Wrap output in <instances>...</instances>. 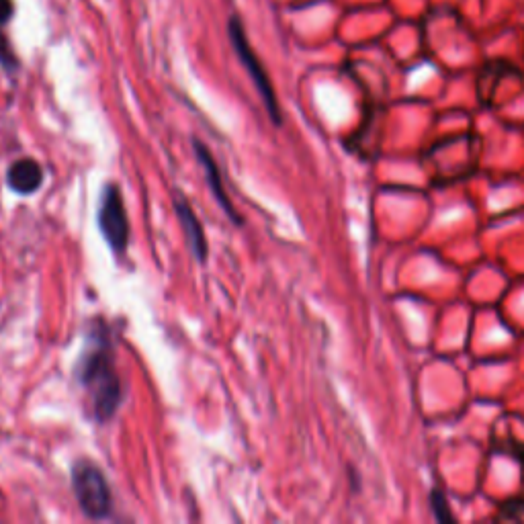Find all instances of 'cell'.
Segmentation results:
<instances>
[{
  "mask_svg": "<svg viewBox=\"0 0 524 524\" xmlns=\"http://www.w3.org/2000/svg\"><path fill=\"white\" fill-rule=\"evenodd\" d=\"M0 62H3L7 68L15 66V58H13V54L9 50V43L3 35H0Z\"/></svg>",
  "mask_w": 524,
  "mask_h": 524,
  "instance_id": "30bf717a",
  "label": "cell"
},
{
  "mask_svg": "<svg viewBox=\"0 0 524 524\" xmlns=\"http://www.w3.org/2000/svg\"><path fill=\"white\" fill-rule=\"evenodd\" d=\"M230 37H232V43H234V48L242 60V64L246 66V70L250 72L254 84H256V89L260 93V97L265 99L267 103V109L271 113V117L279 123L281 117H279V105H277V99H275V93H273V86L269 82V76L265 72V68L260 66L256 54L252 52V48L248 46V39L244 35V29H242V23L234 17L232 23H230Z\"/></svg>",
  "mask_w": 524,
  "mask_h": 524,
  "instance_id": "277c9868",
  "label": "cell"
},
{
  "mask_svg": "<svg viewBox=\"0 0 524 524\" xmlns=\"http://www.w3.org/2000/svg\"><path fill=\"white\" fill-rule=\"evenodd\" d=\"M195 146H197V156H199V160H201V164H203V168H205V172H207V183H209V187H211L217 203H220V205L226 209V213L232 217L234 222H238L236 211H234V207H232V203H230V199H228V195H226L224 185H222L220 170H217L213 158L209 156V152H207L201 144H195Z\"/></svg>",
  "mask_w": 524,
  "mask_h": 524,
  "instance_id": "52a82bcc",
  "label": "cell"
},
{
  "mask_svg": "<svg viewBox=\"0 0 524 524\" xmlns=\"http://www.w3.org/2000/svg\"><path fill=\"white\" fill-rule=\"evenodd\" d=\"M496 520H512V522L524 520V498H514V500L504 502L500 506Z\"/></svg>",
  "mask_w": 524,
  "mask_h": 524,
  "instance_id": "ba28073f",
  "label": "cell"
},
{
  "mask_svg": "<svg viewBox=\"0 0 524 524\" xmlns=\"http://www.w3.org/2000/svg\"><path fill=\"white\" fill-rule=\"evenodd\" d=\"M13 17V0H0V25Z\"/></svg>",
  "mask_w": 524,
  "mask_h": 524,
  "instance_id": "8fae6325",
  "label": "cell"
},
{
  "mask_svg": "<svg viewBox=\"0 0 524 524\" xmlns=\"http://www.w3.org/2000/svg\"><path fill=\"white\" fill-rule=\"evenodd\" d=\"M72 486L76 500L86 516L105 518L111 512V492L103 473L86 461L74 467Z\"/></svg>",
  "mask_w": 524,
  "mask_h": 524,
  "instance_id": "7a4b0ae2",
  "label": "cell"
},
{
  "mask_svg": "<svg viewBox=\"0 0 524 524\" xmlns=\"http://www.w3.org/2000/svg\"><path fill=\"white\" fill-rule=\"evenodd\" d=\"M99 226L105 240L115 252H123L127 248V240H129L127 213L123 207L121 193L115 185H109L103 193L101 207H99Z\"/></svg>",
  "mask_w": 524,
  "mask_h": 524,
  "instance_id": "3957f363",
  "label": "cell"
},
{
  "mask_svg": "<svg viewBox=\"0 0 524 524\" xmlns=\"http://www.w3.org/2000/svg\"><path fill=\"white\" fill-rule=\"evenodd\" d=\"M177 211H179V217H181L183 228L187 232L189 246H191L195 258L203 262L207 258V242H205V234L201 230L199 220L195 217L191 205L187 201H183V199H177Z\"/></svg>",
  "mask_w": 524,
  "mask_h": 524,
  "instance_id": "8992f818",
  "label": "cell"
},
{
  "mask_svg": "<svg viewBox=\"0 0 524 524\" xmlns=\"http://www.w3.org/2000/svg\"><path fill=\"white\" fill-rule=\"evenodd\" d=\"M80 381L89 389L93 408L99 418H109L121 402V385L105 348H95L82 361Z\"/></svg>",
  "mask_w": 524,
  "mask_h": 524,
  "instance_id": "6da1fadb",
  "label": "cell"
},
{
  "mask_svg": "<svg viewBox=\"0 0 524 524\" xmlns=\"http://www.w3.org/2000/svg\"><path fill=\"white\" fill-rule=\"evenodd\" d=\"M430 502H432V510L436 514V518H439L441 522H453V514L449 510V504H447V498L441 490H434L432 496H430Z\"/></svg>",
  "mask_w": 524,
  "mask_h": 524,
  "instance_id": "9c48e42d",
  "label": "cell"
},
{
  "mask_svg": "<svg viewBox=\"0 0 524 524\" xmlns=\"http://www.w3.org/2000/svg\"><path fill=\"white\" fill-rule=\"evenodd\" d=\"M9 187L19 195H31L41 187L43 172L35 160H19L7 174Z\"/></svg>",
  "mask_w": 524,
  "mask_h": 524,
  "instance_id": "5b68a950",
  "label": "cell"
}]
</instances>
